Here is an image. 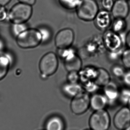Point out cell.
<instances>
[{"label": "cell", "instance_id": "6da1fadb", "mask_svg": "<svg viewBox=\"0 0 130 130\" xmlns=\"http://www.w3.org/2000/svg\"><path fill=\"white\" fill-rule=\"evenodd\" d=\"M42 42V36L39 29H27L17 37V43L23 48H30L38 46Z\"/></svg>", "mask_w": 130, "mask_h": 130}, {"label": "cell", "instance_id": "7a4b0ae2", "mask_svg": "<svg viewBox=\"0 0 130 130\" xmlns=\"http://www.w3.org/2000/svg\"><path fill=\"white\" fill-rule=\"evenodd\" d=\"M32 13L31 6L20 3L12 7L7 17L13 24L25 23L30 19Z\"/></svg>", "mask_w": 130, "mask_h": 130}, {"label": "cell", "instance_id": "3957f363", "mask_svg": "<svg viewBox=\"0 0 130 130\" xmlns=\"http://www.w3.org/2000/svg\"><path fill=\"white\" fill-rule=\"evenodd\" d=\"M76 9L79 19L86 22L94 20L99 12L98 4L95 0H80Z\"/></svg>", "mask_w": 130, "mask_h": 130}, {"label": "cell", "instance_id": "277c9868", "mask_svg": "<svg viewBox=\"0 0 130 130\" xmlns=\"http://www.w3.org/2000/svg\"><path fill=\"white\" fill-rule=\"evenodd\" d=\"M89 125L92 130H108L111 125V118L105 109L94 111L90 117Z\"/></svg>", "mask_w": 130, "mask_h": 130}, {"label": "cell", "instance_id": "5b68a950", "mask_svg": "<svg viewBox=\"0 0 130 130\" xmlns=\"http://www.w3.org/2000/svg\"><path fill=\"white\" fill-rule=\"evenodd\" d=\"M58 61L56 55L53 52L45 54L40 60L39 68L42 77L45 78L51 76L57 71Z\"/></svg>", "mask_w": 130, "mask_h": 130}, {"label": "cell", "instance_id": "8992f818", "mask_svg": "<svg viewBox=\"0 0 130 130\" xmlns=\"http://www.w3.org/2000/svg\"><path fill=\"white\" fill-rule=\"evenodd\" d=\"M90 96L85 91L72 98L70 107L71 111L76 115L85 113L90 107Z\"/></svg>", "mask_w": 130, "mask_h": 130}, {"label": "cell", "instance_id": "52a82bcc", "mask_svg": "<svg viewBox=\"0 0 130 130\" xmlns=\"http://www.w3.org/2000/svg\"><path fill=\"white\" fill-rule=\"evenodd\" d=\"M74 32L70 28H65L58 32L55 38V44L59 49L69 48L74 40Z\"/></svg>", "mask_w": 130, "mask_h": 130}, {"label": "cell", "instance_id": "ba28073f", "mask_svg": "<svg viewBox=\"0 0 130 130\" xmlns=\"http://www.w3.org/2000/svg\"><path fill=\"white\" fill-rule=\"evenodd\" d=\"M113 124L119 130H124L130 125V109L127 106L122 107L116 112L113 118Z\"/></svg>", "mask_w": 130, "mask_h": 130}, {"label": "cell", "instance_id": "9c48e42d", "mask_svg": "<svg viewBox=\"0 0 130 130\" xmlns=\"http://www.w3.org/2000/svg\"><path fill=\"white\" fill-rule=\"evenodd\" d=\"M103 40L106 47L110 52L121 50L123 42L119 34L112 30L107 31L104 34Z\"/></svg>", "mask_w": 130, "mask_h": 130}, {"label": "cell", "instance_id": "30bf717a", "mask_svg": "<svg viewBox=\"0 0 130 130\" xmlns=\"http://www.w3.org/2000/svg\"><path fill=\"white\" fill-rule=\"evenodd\" d=\"M64 65L68 72H79L81 70L82 63L79 56L73 51L70 49L64 58Z\"/></svg>", "mask_w": 130, "mask_h": 130}, {"label": "cell", "instance_id": "8fae6325", "mask_svg": "<svg viewBox=\"0 0 130 130\" xmlns=\"http://www.w3.org/2000/svg\"><path fill=\"white\" fill-rule=\"evenodd\" d=\"M129 5L126 0H116L111 10L112 16L116 19H124L129 14Z\"/></svg>", "mask_w": 130, "mask_h": 130}, {"label": "cell", "instance_id": "7c38bea8", "mask_svg": "<svg viewBox=\"0 0 130 130\" xmlns=\"http://www.w3.org/2000/svg\"><path fill=\"white\" fill-rule=\"evenodd\" d=\"M103 87L104 94L108 100V105L115 104L118 100L120 91L118 85L111 81Z\"/></svg>", "mask_w": 130, "mask_h": 130}, {"label": "cell", "instance_id": "4fadbf2b", "mask_svg": "<svg viewBox=\"0 0 130 130\" xmlns=\"http://www.w3.org/2000/svg\"><path fill=\"white\" fill-rule=\"evenodd\" d=\"M94 20L96 27L102 30L107 29L112 23L109 12L104 10L99 11Z\"/></svg>", "mask_w": 130, "mask_h": 130}, {"label": "cell", "instance_id": "5bb4252c", "mask_svg": "<svg viewBox=\"0 0 130 130\" xmlns=\"http://www.w3.org/2000/svg\"><path fill=\"white\" fill-rule=\"evenodd\" d=\"M108 100L104 94L94 93L90 97V107L94 111L105 109Z\"/></svg>", "mask_w": 130, "mask_h": 130}, {"label": "cell", "instance_id": "9a60e30c", "mask_svg": "<svg viewBox=\"0 0 130 130\" xmlns=\"http://www.w3.org/2000/svg\"><path fill=\"white\" fill-rule=\"evenodd\" d=\"M63 90L67 96L72 98L84 91L82 85L78 83L66 84L63 86Z\"/></svg>", "mask_w": 130, "mask_h": 130}, {"label": "cell", "instance_id": "2e32d148", "mask_svg": "<svg viewBox=\"0 0 130 130\" xmlns=\"http://www.w3.org/2000/svg\"><path fill=\"white\" fill-rule=\"evenodd\" d=\"M64 127L62 119L56 116L49 118L45 125V130H64Z\"/></svg>", "mask_w": 130, "mask_h": 130}, {"label": "cell", "instance_id": "e0dca14e", "mask_svg": "<svg viewBox=\"0 0 130 130\" xmlns=\"http://www.w3.org/2000/svg\"><path fill=\"white\" fill-rule=\"evenodd\" d=\"M111 77L108 71L103 68L97 69V75L94 82L100 87H104L111 81Z\"/></svg>", "mask_w": 130, "mask_h": 130}, {"label": "cell", "instance_id": "ac0fdd59", "mask_svg": "<svg viewBox=\"0 0 130 130\" xmlns=\"http://www.w3.org/2000/svg\"><path fill=\"white\" fill-rule=\"evenodd\" d=\"M79 80L82 84L89 81H94L97 75V69L93 68H86L79 73Z\"/></svg>", "mask_w": 130, "mask_h": 130}, {"label": "cell", "instance_id": "d6986e66", "mask_svg": "<svg viewBox=\"0 0 130 130\" xmlns=\"http://www.w3.org/2000/svg\"><path fill=\"white\" fill-rule=\"evenodd\" d=\"M10 63V58L8 55H0V80L6 76Z\"/></svg>", "mask_w": 130, "mask_h": 130}, {"label": "cell", "instance_id": "ffe728a7", "mask_svg": "<svg viewBox=\"0 0 130 130\" xmlns=\"http://www.w3.org/2000/svg\"><path fill=\"white\" fill-rule=\"evenodd\" d=\"M112 31L118 34L123 32L126 27V22L124 19H116L112 23Z\"/></svg>", "mask_w": 130, "mask_h": 130}, {"label": "cell", "instance_id": "44dd1931", "mask_svg": "<svg viewBox=\"0 0 130 130\" xmlns=\"http://www.w3.org/2000/svg\"><path fill=\"white\" fill-rule=\"evenodd\" d=\"M130 99V87L123 88L120 90L118 100L122 104L127 105Z\"/></svg>", "mask_w": 130, "mask_h": 130}, {"label": "cell", "instance_id": "7402d4cb", "mask_svg": "<svg viewBox=\"0 0 130 130\" xmlns=\"http://www.w3.org/2000/svg\"><path fill=\"white\" fill-rule=\"evenodd\" d=\"M84 90L89 93H94L99 90V86L94 81H89L82 84Z\"/></svg>", "mask_w": 130, "mask_h": 130}, {"label": "cell", "instance_id": "603a6c76", "mask_svg": "<svg viewBox=\"0 0 130 130\" xmlns=\"http://www.w3.org/2000/svg\"><path fill=\"white\" fill-rule=\"evenodd\" d=\"M59 1L64 8L72 10L77 8L80 0H59Z\"/></svg>", "mask_w": 130, "mask_h": 130}, {"label": "cell", "instance_id": "cb8c5ba5", "mask_svg": "<svg viewBox=\"0 0 130 130\" xmlns=\"http://www.w3.org/2000/svg\"><path fill=\"white\" fill-rule=\"evenodd\" d=\"M121 57L123 67L130 70V48H128L123 51Z\"/></svg>", "mask_w": 130, "mask_h": 130}, {"label": "cell", "instance_id": "d4e9b609", "mask_svg": "<svg viewBox=\"0 0 130 130\" xmlns=\"http://www.w3.org/2000/svg\"><path fill=\"white\" fill-rule=\"evenodd\" d=\"M124 67L120 65H115L111 69L112 74L118 78H122L125 72Z\"/></svg>", "mask_w": 130, "mask_h": 130}, {"label": "cell", "instance_id": "484cf974", "mask_svg": "<svg viewBox=\"0 0 130 130\" xmlns=\"http://www.w3.org/2000/svg\"><path fill=\"white\" fill-rule=\"evenodd\" d=\"M27 29L28 27L25 23L13 24L12 27V31L14 35L17 37L19 35L25 31Z\"/></svg>", "mask_w": 130, "mask_h": 130}, {"label": "cell", "instance_id": "4316f807", "mask_svg": "<svg viewBox=\"0 0 130 130\" xmlns=\"http://www.w3.org/2000/svg\"><path fill=\"white\" fill-rule=\"evenodd\" d=\"M68 83H77L79 80V73L76 71L69 72L67 76Z\"/></svg>", "mask_w": 130, "mask_h": 130}, {"label": "cell", "instance_id": "83f0119b", "mask_svg": "<svg viewBox=\"0 0 130 130\" xmlns=\"http://www.w3.org/2000/svg\"><path fill=\"white\" fill-rule=\"evenodd\" d=\"M41 32L42 36V41L47 42L51 37V32L48 29L45 28H41L39 29Z\"/></svg>", "mask_w": 130, "mask_h": 130}, {"label": "cell", "instance_id": "f1b7e54d", "mask_svg": "<svg viewBox=\"0 0 130 130\" xmlns=\"http://www.w3.org/2000/svg\"><path fill=\"white\" fill-rule=\"evenodd\" d=\"M114 3L113 0H102L101 4L104 10L110 12Z\"/></svg>", "mask_w": 130, "mask_h": 130}, {"label": "cell", "instance_id": "f546056e", "mask_svg": "<svg viewBox=\"0 0 130 130\" xmlns=\"http://www.w3.org/2000/svg\"><path fill=\"white\" fill-rule=\"evenodd\" d=\"M6 10L3 6L0 7V22L4 21L7 17Z\"/></svg>", "mask_w": 130, "mask_h": 130}, {"label": "cell", "instance_id": "4dcf8cb0", "mask_svg": "<svg viewBox=\"0 0 130 130\" xmlns=\"http://www.w3.org/2000/svg\"><path fill=\"white\" fill-rule=\"evenodd\" d=\"M122 78L124 84L130 88V70L125 72Z\"/></svg>", "mask_w": 130, "mask_h": 130}, {"label": "cell", "instance_id": "1f68e13d", "mask_svg": "<svg viewBox=\"0 0 130 130\" xmlns=\"http://www.w3.org/2000/svg\"><path fill=\"white\" fill-rule=\"evenodd\" d=\"M125 43L128 48H130V30L125 35Z\"/></svg>", "mask_w": 130, "mask_h": 130}, {"label": "cell", "instance_id": "d6a6232c", "mask_svg": "<svg viewBox=\"0 0 130 130\" xmlns=\"http://www.w3.org/2000/svg\"><path fill=\"white\" fill-rule=\"evenodd\" d=\"M20 3L28 4L30 6L34 5L36 2V0H18Z\"/></svg>", "mask_w": 130, "mask_h": 130}, {"label": "cell", "instance_id": "836d02e7", "mask_svg": "<svg viewBox=\"0 0 130 130\" xmlns=\"http://www.w3.org/2000/svg\"><path fill=\"white\" fill-rule=\"evenodd\" d=\"M5 48V44L2 39H0V54L3 52Z\"/></svg>", "mask_w": 130, "mask_h": 130}, {"label": "cell", "instance_id": "e575fe53", "mask_svg": "<svg viewBox=\"0 0 130 130\" xmlns=\"http://www.w3.org/2000/svg\"><path fill=\"white\" fill-rule=\"evenodd\" d=\"M11 1V0H0V5L2 6H4L7 5Z\"/></svg>", "mask_w": 130, "mask_h": 130}, {"label": "cell", "instance_id": "d590c367", "mask_svg": "<svg viewBox=\"0 0 130 130\" xmlns=\"http://www.w3.org/2000/svg\"><path fill=\"white\" fill-rule=\"evenodd\" d=\"M127 106L128 108L130 109V100H129V101H128L127 104Z\"/></svg>", "mask_w": 130, "mask_h": 130}, {"label": "cell", "instance_id": "8d00e7d4", "mask_svg": "<svg viewBox=\"0 0 130 130\" xmlns=\"http://www.w3.org/2000/svg\"><path fill=\"white\" fill-rule=\"evenodd\" d=\"M124 130H130V125Z\"/></svg>", "mask_w": 130, "mask_h": 130}, {"label": "cell", "instance_id": "74e56055", "mask_svg": "<svg viewBox=\"0 0 130 130\" xmlns=\"http://www.w3.org/2000/svg\"><path fill=\"white\" fill-rule=\"evenodd\" d=\"M1 7V5H0V7Z\"/></svg>", "mask_w": 130, "mask_h": 130}, {"label": "cell", "instance_id": "f35d334b", "mask_svg": "<svg viewBox=\"0 0 130 130\" xmlns=\"http://www.w3.org/2000/svg\"><path fill=\"white\" fill-rule=\"evenodd\" d=\"M91 130V129H90V130Z\"/></svg>", "mask_w": 130, "mask_h": 130}]
</instances>
